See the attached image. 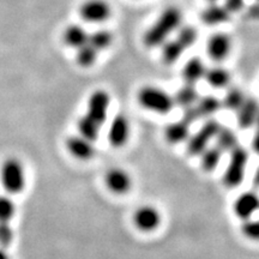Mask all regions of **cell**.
Here are the masks:
<instances>
[{
	"instance_id": "f1b7e54d",
	"label": "cell",
	"mask_w": 259,
	"mask_h": 259,
	"mask_svg": "<svg viewBox=\"0 0 259 259\" xmlns=\"http://www.w3.org/2000/svg\"><path fill=\"white\" fill-rule=\"evenodd\" d=\"M241 233L252 241H259V219H248L242 221Z\"/></svg>"
},
{
	"instance_id": "7402d4cb",
	"label": "cell",
	"mask_w": 259,
	"mask_h": 259,
	"mask_svg": "<svg viewBox=\"0 0 259 259\" xmlns=\"http://www.w3.org/2000/svg\"><path fill=\"white\" fill-rule=\"evenodd\" d=\"M222 155L223 151L220 148L216 147V145H213V147H208L199 155L200 168H202L205 173L213 171L219 167L220 162H221Z\"/></svg>"
},
{
	"instance_id": "8d00e7d4",
	"label": "cell",
	"mask_w": 259,
	"mask_h": 259,
	"mask_svg": "<svg viewBox=\"0 0 259 259\" xmlns=\"http://www.w3.org/2000/svg\"><path fill=\"white\" fill-rule=\"evenodd\" d=\"M0 259H10L8 252L4 247H0Z\"/></svg>"
},
{
	"instance_id": "2e32d148",
	"label": "cell",
	"mask_w": 259,
	"mask_h": 259,
	"mask_svg": "<svg viewBox=\"0 0 259 259\" xmlns=\"http://www.w3.org/2000/svg\"><path fill=\"white\" fill-rule=\"evenodd\" d=\"M206 69L204 61L198 57H193L189 59L184 65L183 70H181V77H183L184 82L187 84H194L198 80L203 79L205 76Z\"/></svg>"
},
{
	"instance_id": "83f0119b",
	"label": "cell",
	"mask_w": 259,
	"mask_h": 259,
	"mask_svg": "<svg viewBox=\"0 0 259 259\" xmlns=\"http://www.w3.org/2000/svg\"><path fill=\"white\" fill-rule=\"evenodd\" d=\"M97 54H99V52L95 48L90 46L89 44H85L84 46L77 48V64L82 67H90L97 60Z\"/></svg>"
},
{
	"instance_id": "ac0fdd59",
	"label": "cell",
	"mask_w": 259,
	"mask_h": 259,
	"mask_svg": "<svg viewBox=\"0 0 259 259\" xmlns=\"http://www.w3.org/2000/svg\"><path fill=\"white\" fill-rule=\"evenodd\" d=\"M186 44L177 36L174 38H169L166 44L162 46L161 60L164 65H173L180 59V57L185 53L187 50Z\"/></svg>"
},
{
	"instance_id": "3957f363",
	"label": "cell",
	"mask_w": 259,
	"mask_h": 259,
	"mask_svg": "<svg viewBox=\"0 0 259 259\" xmlns=\"http://www.w3.org/2000/svg\"><path fill=\"white\" fill-rule=\"evenodd\" d=\"M248 162V151L240 144L233 149L229 156L225 173H223V184L229 189L240 186L246 176V168Z\"/></svg>"
},
{
	"instance_id": "7c38bea8",
	"label": "cell",
	"mask_w": 259,
	"mask_h": 259,
	"mask_svg": "<svg viewBox=\"0 0 259 259\" xmlns=\"http://www.w3.org/2000/svg\"><path fill=\"white\" fill-rule=\"evenodd\" d=\"M233 210L236 218L242 220L252 219L257 211H259V194L253 191H245L236 197Z\"/></svg>"
},
{
	"instance_id": "8fae6325",
	"label": "cell",
	"mask_w": 259,
	"mask_h": 259,
	"mask_svg": "<svg viewBox=\"0 0 259 259\" xmlns=\"http://www.w3.org/2000/svg\"><path fill=\"white\" fill-rule=\"evenodd\" d=\"M232 51V37L226 32H215L206 42V53L216 63L226 60Z\"/></svg>"
},
{
	"instance_id": "cb8c5ba5",
	"label": "cell",
	"mask_w": 259,
	"mask_h": 259,
	"mask_svg": "<svg viewBox=\"0 0 259 259\" xmlns=\"http://www.w3.org/2000/svg\"><path fill=\"white\" fill-rule=\"evenodd\" d=\"M77 127H78V132L82 137L89 139L92 142H95L100 137L102 126L97 124L96 121H94L93 119H90L88 115L84 114L78 119Z\"/></svg>"
},
{
	"instance_id": "5b68a950",
	"label": "cell",
	"mask_w": 259,
	"mask_h": 259,
	"mask_svg": "<svg viewBox=\"0 0 259 259\" xmlns=\"http://www.w3.org/2000/svg\"><path fill=\"white\" fill-rule=\"evenodd\" d=\"M3 186L9 193H21L25 187V171L23 164L16 158H8L2 167Z\"/></svg>"
},
{
	"instance_id": "d4e9b609",
	"label": "cell",
	"mask_w": 259,
	"mask_h": 259,
	"mask_svg": "<svg viewBox=\"0 0 259 259\" xmlns=\"http://www.w3.org/2000/svg\"><path fill=\"white\" fill-rule=\"evenodd\" d=\"M194 106H196L197 112H198L200 118H203V116L206 118V116H211L215 113H218L219 109L222 107V103L221 100L218 99L216 96L205 95L199 97L198 101Z\"/></svg>"
},
{
	"instance_id": "52a82bcc",
	"label": "cell",
	"mask_w": 259,
	"mask_h": 259,
	"mask_svg": "<svg viewBox=\"0 0 259 259\" xmlns=\"http://www.w3.org/2000/svg\"><path fill=\"white\" fill-rule=\"evenodd\" d=\"M109 106H111V95L106 90L97 89L89 96L85 115L102 126L107 120Z\"/></svg>"
},
{
	"instance_id": "d6986e66",
	"label": "cell",
	"mask_w": 259,
	"mask_h": 259,
	"mask_svg": "<svg viewBox=\"0 0 259 259\" xmlns=\"http://www.w3.org/2000/svg\"><path fill=\"white\" fill-rule=\"evenodd\" d=\"M231 73L229 71L225 69L223 66H213L210 69H206L204 79L209 84L211 88L215 89H223L227 88L231 83Z\"/></svg>"
},
{
	"instance_id": "5bb4252c",
	"label": "cell",
	"mask_w": 259,
	"mask_h": 259,
	"mask_svg": "<svg viewBox=\"0 0 259 259\" xmlns=\"http://www.w3.org/2000/svg\"><path fill=\"white\" fill-rule=\"evenodd\" d=\"M259 115V102L257 99L247 96L245 101L236 111V121L241 130H247L254 126Z\"/></svg>"
},
{
	"instance_id": "f546056e",
	"label": "cell",
	"mask_w": 259,
	"mask_h": 259,
	"mask_svg": "<svg viewBox=\"0 0 259 259\" xmlns=\"http://www.w3.org/2000/svg\"><path fill=\"white\" fill-rule=\"evenodd\" d=\"M15 203L8 196H0V222H10L15 216Z\"/></svg>"
},
{
	"instance_id": "484cf974",
	"label": "cell",
	"mask_w": 259,
	"mask_h": 259,
	"mask_svg": "<svg viewBox=\"0 0 259 259\" xmlns=\"http://www.w3.org/2000/svg\"><path fill=\"white\" fill-rule=\"evenodd\" d=\"M246 97L247 96L245 95V93L240 88H238V87H229V89L227 90L226 95L221 101L222 107L229 109V111L236 112L244 103Z\"/></svg>"
},
{
	"instance_id": "8992f818",
	"label": "cell",
	"mask_w": 259,
	"mask_h": 259,
	"mask_svg": "<svg viewBox=\"0 0 259 259\" xmlns=\"http://www.w3.org/2000/svg\"><path fill=\"white\" fill-rule=\"evenodd\" d=\"M162 216L160 210L150 204L138 206L132 215V222L139 232L151 233L160 227Z\"/></svg>"
},
{
	"instance_id": "603a6c76",
	"label": "cell",
	"mask_w": 259,
	"mask_h": 259,
	"mask_svg": "<svg viewBox=\"0 0 259 259\" xmlns=\"http://www.w3.org/2000/svg\"><path fill=\"white\" fill-rule=\"evenodd\" d=\"M215 141L216 147L221 149L223 153H226V151H229V153H231L233 149L239 145V139L235 132L233 131L232 128L226 127V126L223 125L221 126V128H220L219 134L216 135Z\"/></svg>"
},
{
	"instance_id": "e575fe53",
	"label": "cell",
	"mask_w": 259,
	"mask_h": 259,
	"mask_svg": "<svg viewBox=\"0 0 259 259\" xmlns=\"http://www.w3.org/2000/svg\"><path fill=\"white\" fill-rule=\"evenodd\" d=\"M255 131L253 135V138H252V149L257 155H259V115L257 118V121L254 124Z\"/></svg>"
},
{
	"instance_id": "74e56055",
	"label": "cell",
	"mask_w": 259,
	"mask_h": 259,
	"mask_svg": "<svg viewBox=\"0 0 259 259\" xmlns=\"http://www.w3.org/2000/svg\"><path fill=\"white\" fill-rule=\"evenodd\" d=\"M209 2H210V3H218L219 0H209Z\"/></svg>"
},
{
	"instance_id": "ffe728a7",
	"label": "cell",
	"mask_w": 259,
	"mask_h": 259,
	"mask_svg": "<svg viewBox=\"0 0 259 259\" xmlns=\"http://www.w3.org/2000/svg\"><path fill=\"white\" fill-rule=\"evenodd\" d=\"M63 40L65 42V45L77 50V48L88 44L89 34L85 31V29H83L80 25L71 24L64 30Z\"/></svg>"
},
{
	"instance_id": "9c48e42d",
	"label": "cell",
	"mask_w": 259,
	"mask_h": 259,
	"mask_svg": "<svg viewBox=\"0 0 259 259\" xmlns=\"http://www.w3.org/2000/svg\"><path fill=\"white\" fill-rule=\"evenodd\" d=\"M103 181H105L107 190L113 194H116V196L127 194L134 185L128 171L119 167L109 168L105 173Z\"/></svg>"
},
{
	"instance_id": "4dcf8cb0",
	"label": "cell",
	"mask_w": 259,
	"mask_h": 259,
	"mask_svg": "<svg viewBox=\"0 0 259 259\" xmlns=\"http://www.w3.org/2000/svg\"><path fill=\"white\" fill-rule=\"evenodd\" d=\"M14 240V231L10 222H0V247H8Z\"/></svg>"
},
{
	"instance_id": "d6a6232c",
	"label": "cell",
	"mask_w": 259,
	"mask_h": 259,
	"mask_svg": "<svg viewBox=\"0 0 259 259\" xmlns=\"http://www.w3.org/2000/svg\"><path fill=\"white\" fill-rule=\"evenodd\" d=\"M198 119H200V116L197 112L196 106H191L187 107V108L184 109V115H183V120L186 121L187 124H193L196 122Z\"/></svg>"
},
{
	"instance_id": "7a4b0ae2",
	"label": "cell",
	"mask_w": 259,
	"mask_h": 259,
	"mask_svg": "<svg viewBox=\"0 0 259 259\" xmlns=\"http://www.w3.org/2000/svg\"><path fill=\"white\" fill-rule=\"evenodd\" d=\"M137 101L142 108L156 114H168L176 107L173 96L155 85H143L137 93Z\"/></svg>"
},
{
	"instance_id": "44dd1931",
	"label": "cell",
	"mask_w": 259,
	"mask_h": 259,
	"mask_svg": "<svg viewBox=\"0 0 259 259\" xmlns=\"http://www.w3.org/2000/svg\"><path fill=\"white\" fill-rule=\"evenodd\" d=\"M198 90H197L194 84H184L181 88L173 95L174 103L176 106L181 107L183 109L187 108V107L194 106L199 99Z\"/></svg>"
},
{
	"instance_id": "1f68e13d",
	"label": "cell",
	"mask_w": 259,
	"mask_h": 259,
	"mask_svg": "<svg viewBox=\"0 0 259 259\" xmlns=\"http://www.w3.org/2000/svg\"><path fill=\"white\" fill-rule=\"evenodd\" d=\"M223 6L227 9L229 14H238V12L244 11L246 8L245 0H223Z\"/></svg>"
},
{
	"instance_id": "4316f807",
	"label": "cell",
	"mask_w": 259,
	"mask_h": 259,
	"mask_svg": "<svg viewBox=\"0 0 259 259\" xmlns=\"http://www.w3.org/2000/svg\"><path fill=\"white\" fill-rule=\"evenodd\" d=\"M88 44L97 52L105 51L113 44V34L106 29H100L94 31L93 34H89Z\"/></svg>"
},
{
	"instance_id": "30bf717a",
	"label": "cell",
	"mask_w": 259,
	"mask_h": 259,
	"mask_svg": "<svg viewBox=\"0 0 259 259\" xmlns=\"http://www.w3.org/2000/svg\"><path fill=\"white\" fill-rule=\"evenodd\" d=\"M130 135H131V126L128 118L125 114L119 113L112 119L108 126L107 138L109 144L115 149L125 147L130 139Z\"/></svg>"
},
{
	"instance_id": "9a60e30c",
	"label": "cell",
	"mask_w": 259,
	"mask_h": 259,
	"mask_svg": "<svg viewBox=\"0 0 259 259\" xmlns=\"http://www.w3.org/2000/svg\"><path fill=\"white\" fill-rule=\"evenodd\" d=\"M164 139L167 141V143L170 145H178L184 142H187V139L190 138V124H187L186 121H184L183 119L180 120L169 122L163 131Z\"/></svg>"
},
{
	"instance_id": "277c9868",
	"label": "cell",
	"mask_w": 259,
	"mask_h": 259,
	"mask_svg": "<svg viewBox=\"0 0 259 259\" xmlns=\"http://www.w3.org/2000/svg\"><path fill=\"white\" fill-rule=\"evenodd\" d=\"M222 124L216 119H209L202 125L196 134L191 135L187 139L186 150L190 156H199L209 147L210 142L215 139Z\"/></svg>"
},
{
	"instance_id": "4fadbf2b",
	"label": "cell",
	"mask_w": 259,
	"mask_h": 259,
	"mask_svg": "<svg viewBox=\"0 0 259 259\" xmlns=\"http://www.w3.org/2000/svg\"><path fill=\"white\" fill-rule=\"evenodd\" d=\"M66 148L74 158L80 161H88L95 156L94 142L82 137L80 135L71 136L66 141Z\"/></svg>"
},
{
	"instance_id": "d590c367",
	"label": "cell",
	"mask_w": 259,
	"mask_h": 259,
	"mask_svg": "<svg viewBox=\"0 0 259 259\" xmlns=\"http://www.w3.org/2000/svg\"><path fill=\"white\" fill-rule=\"evenodd\" d=\"M253 184H254V186L259 187V167L255 169V173L253 176Z\"/></svg>"
},
{
	"instance_id": "e0dca14e",
	"label": "cell",
	"mask_w": 259,
	"mask_h": 259,
	"mask_svg": "<svg viewBox=\"0 0 259 259\" xmlns=\"http://www.w3.org/2000/svg\"><path fill=\"white\" fill-rule=\"evenodd\" d=\"M231 14L227 11V9L221 4L218 3H211V4L206 6L205 9L202 10L200 14V19L204 24L206 25H220L231 19Z\"/></svg>"
},
{
	"instance_id": "ba28073f",
	"label": "cell",
	"mask_w": 259,
	"mask_h": 259,
	"mask_svg": "<svg viewBox=\"0 0 259 259\" xmlns=\"http://www.w3.org/2000/svg\"><path fill=\"white\" fill-rule=\"evenodd\" d=\"M79 15L88 23H103L112 16V6L107 0H85L79 6Z\"/></svg>"
},
{
	"instance_id": "836d02e7",
	"label": "cell",
	"mask_w": 259,
	"mask_h": 259,
	"mask_svg": "<svg viewBox=\"0 0 259 259\" xmlns=\"http://www.w3.org/2000/svg\"><path fill=\"white\" fill-rule=\"evenodd\" d=\"M244 11L246 12V16L248 18L254 19V21H259V0H255L248 6H246Z\"/></svg>"
},
{
	"instance_id": "6da1fadb",
	"label": "cell",
	"mask_w": 259,
	"mask_h": 259,
	"mask_svg": "<svg viewBox=\"0 0 259 259\" xmlns=\"http://www.w3.org/2000/svg\"><path fill=\"white\" fill-rule=\"evenodd\" d=\"M183 24V12L177 6H168L158 15L156 21L143 35V45L147 48L162 47Z\"/></svg>"
}]
</instances>
